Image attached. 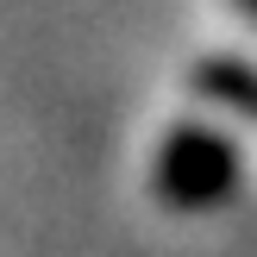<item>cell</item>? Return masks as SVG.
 <instances>
[{"mask_svg":"<svg viewBox=\"0 0 257 257\" xmlns=\"http://www.w3.org/2000/svg\"><path fill=\"white\" fill-rule=\"evenodd\" d=\"M238 182V151L226 145L213 125L182 119L163 132L157 157H151V195L163 201L170 213H201V207H220Z\"/></svg>","mask_w":257,"mask_h":257,"instance_id":"6da1fadb","label":"cell"},{"mask_svg":"<svg viewBox=\"0 0 257 257\" xmlns=\"http://www.w3.org/2000/svg\"><path fill=\"white\" fill-rule=\"evenodd\" d=\"M195 94L201 100H220V107L245 113V119H257V69L238 57H207L195 69Z\"/></svg>","mask_w":257,"mask_h":257,"instance_id":"7a4b0ae2","label":"cell"},{"mask_svg":"<svg viewBox=\"0 0 257 257\" xmlns=\"http://www.w3.org/2000/svg\"><path fill=\"white\" fill-rule=\"evenodd\" d=\"M232 7H238V13H245V19H257V0H232Z\"/></svg>","mask_w":257,"mask_h":257,"instance_id":"3957f363","label":"cell"}]
</instances>
